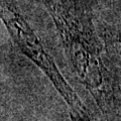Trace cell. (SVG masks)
Returning a JSON list of instances; mask_svg holds the SVG:
<instances>
[{"instance_id": "obj_1", "label": "cell", "mask_w": 121, "mask_h": 121, "mask_svg": "<svg viewBox=\"0 0 121 121\" xmlns=\"http://www.w3.org/2000/svg\"><path fill=\"white\" fill-rule=\"evenodd\" d=\"M62 39L74 74L105 121H119L121 91L103 60L90 11L79 0H43Z\"/></svg>"}, {"instance_id": "obj_2", "label": "cell", "mask_w": 121, "mask_h": 121, "mask_svg": "<svg viewBox=\"0 0 121 121\" xmlns=\"http://www.w3.org/2000/svg\"><path fill=\"white\" fill-rule=\"evenodd\" d=\"M0 18L14 44L47 75L69 106L75 121H93L80 97L60 74L52 56L22 16L15 0H0Z\"/></svg>"}, {"instance_id": "obj_3", "label": "cell", "mask_w": 121, "mask_h": 121, "mask_svg": "<svg viewBox=\"0 0 121 121\" xmlns=\"http://www.w3.org/2000/svg\"><path fill=\"white\" fill-rule=\"evenodd\" d=\"M105 52L110 59L121 67V31L106 30L103 33Z\"/></svg>"}]
</instances>
